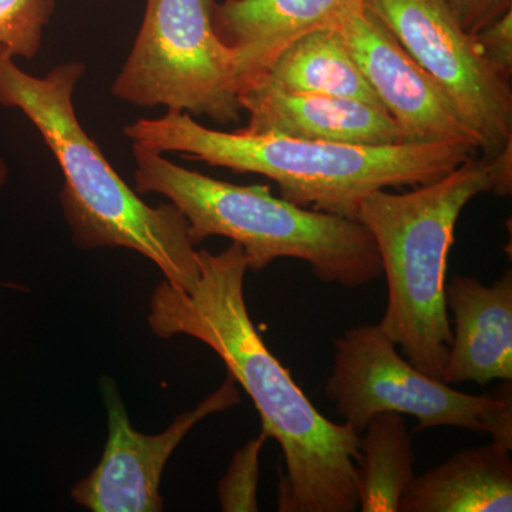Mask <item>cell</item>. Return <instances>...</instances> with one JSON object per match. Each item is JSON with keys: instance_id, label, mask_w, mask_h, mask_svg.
<instances>
[{"instance_id": "7a4b0ae2", "label": "cell", "mask_w": 512, "mask_h": 512, "mask_svg": "<svg viewBox=\"0 0 512 512\" xmlns=\"http://www.w3.org/2000/svg\"><path fill=\"white\" fill-rule=\"evenodd\" d=\"M15 59L0 49V106L22 111L55 156L64 177L60 207L74 245L130 249L153 262L168 284L191 288L200 269L183 212L171 202L150 207L141 200L77 119L74 90L86 66L70 60L36 77Z\"/></svg>"}, {"instance_id": "9c48e42d", "label": "cell", "mask_w": 512, "mask_h": 512, "mask_svg": "<svg viewBox=\"0 0 512 512\" xmlns=\"http://www.w3.org/2000/svg\"><path fill=\"white\" fill-rule=\"evenodd\" d=\"M107 409V443L100 463L74 485V503L93 512H160L161 477L181 441L201 420L225 412L241 402L237 382L227 376L217 392L195 409L180 414L158 434L134 429L116 387L104 383Z\"/></svg>"}, {"instance_id": "2e32d148", "label": "cell", "mask_w": 512, "mask_h": 512, "mask_svg": "<svg viewBox=\"0 0 512 512\" xmlns=\"http://www.w3.org/2000/svg\"><path fill=\"white\" fill-rule=\"evenodd\" d=\"M357 463V493L362 512H397L414 473L412 436L403 414H376L367 423Z\"/></svg>"}, {"instance_id": "277c9868", "label": "cell", "mask_w": 512, "mask_h": 512, "mask_svg": "<svg viewBox=\"0 0 512 512\" xmlns=\"http://www.w3.org/2000/svg\"><path fill=\"white\" fill-rule=\"evenodd\" d=\"M133 156L134 190L163 195L183 212L195 247L207 238H229L244 251L249 271L299 259L320 282L349 289L383 275L375 238L362 222L299 207L272 195L268 185L215 180L138 144Z\"/></svg>"}, {"instance_id": "5b68a950", "label": "cell", "mask_w": 512, "mask_h": 512, "mask_svg": "<svg viewBox=\"0 0 512 512\" xmlns=\"http://www.w3.org/2000/svg\"><path fill=\"white\" fill-rule=\"evenodd\" d=\"M483 192H490L487 160L473 157L412 191L372 192L356 214L375 238L387 279L377 326L410 365L441 382L453 339L444 292L448 254L458 217Z\"/></svg>"}, {"instance_id": "7c38bea8", "label": "cell", "mask_w": 512, "mask_h": 512, "mask_svg": "<svg viewBox=\"0 0 512 512\" xmlns=\"http://www.w3.org/2000/svg\"><path fill=\"white\" fill-rule=\"evenodd\" d=\"M454 330L443 382L487 384L512 380V272L485 286L454 275L444 286Z\"/></svg>"}, {"instance_id": "e0dca14e", "label": "cell", "mask_w": 512, "mask_h": 512, "mask_svg": "<svg viewBox=\"0 0 512 512\" xmlns=\"http://www.w3.org/2000/svg\"><path fill=\"white\" fill-rule=\"evenodd\" d=\"M55 9V0H0V49L33 59Z\"/></svg>"}, {"instance_id": "6da1fadb", "label": "cell", "mask_w": 512, "mask_h": 512, "mask_svg": "<svg viewBox=\"0 0 512 512\" xmlns=\"http://www.w3.org/2000/svg\"><path fill=\"white\" fill-rule=\"evenodd\" d=\"M197 264L200 274L191 288L167 281L157 286L147 318L151 332L163 339L200 340L244 387L261 416L262 431L284 453L279 511H356L362 436L319 413L265 345L245 301L244 251L235 242L220 254L200 249Z\"/></svg>"}, {"instance_id": "ac0fdd59", "label": "cell", "mask_w": 512, "mask_h": 512, "mask_svg": "<svg viewBox=\"0 0 512 512\" xmlns=\"http://www.w3.org/2000/svg\"><path fill=\"white\" fill-rule=\"evenodd\" d=\"M268 439L261 431L256 439L239 450L232 460L228 474L221 481L218 493L224 511H258L259 453Z\"/></svg>"}, {"instance_id": "8fae6325", "label": "cell", "mask_w": 512, "mask_h": 512, "mask_svg": "<svg viewBox=\"0 0 512 512\" xmlns=\"http://www.w3.org/2000/svg\"><path fill=\"white\" fill-rule=\"evenodd\" d=\"M252 133L349 146L404 143L402 131L383 107L365 101L285 89L268 73L256 74L239 89Z\"/></svg>"}, {"instance_id": "d6986e66", "label": "cell", "mask_w": 512, "mask_h": 512, "mask_svg": "<svg viewBox=\"0 0 512 512\" xmlns=\"http://www.w3.org/2000/svg\"><path fill=\"white\" fill-rule=\"evenodd\" d=\"M484 59L510 82L512 74V9L476 33Z\"/></svg>"}, {"instance_id": "ba28073f", "label": "cell", "mask_w": 512, "mask_h": 512, "mask_svg": "<svg viewBox=\"0 0 512 512\" xmlns=\"http://www.w3.org/2000/svg\"><path fill=\"white\" fill-rule=\"evenodd\" d=\"M480 138L484 160L512 141V90L488 64L476 36L460 25L446 0H365Z\"/></svg>"}, {"instance_id": "8992f818", "label": "cell", "mask_w": 512, "mask_h": 512, "mask_svg": "<svg viewBox=\"0 0 512 512\" xmlns=\"http://www.w3.org/2000/svg\"><path fill=\"white\" fill-rule=\"evenodd\" d=\"M215 0H147L136 42L111 93L136 107L208 117L241 116L234 50L214 25Z\"/></svg>"}, {"instance_id": "52a82bcc", "label": "cell", "mask_w": 512, "mask_h": 512, "mask_svg": "<svg viewBox=\"0 0 512 512\" xmlns=\"http://www.w3.org/2000/svg\"><path fill=\"white\" fill-rule=\"evenodd\" d=\"M335 346L326 396L359 436L376 414L393 412L416 417L414 431L458 427L490 434L494 443L512 450L511 380L490 396L458 392L410 365L377 325L350 328Z\"/></svg>"}, {"instance_id": "30bf717a", "label": "cell", "mask_w": 512, "mask_h": 512, "mask_svg": "<svg viewBox=\"0 0 512 512\" xmlns=\"http://www.w3.org/2000/svg\"><path fill=\"white\" fill-rule=\"evenodd\" d=\"M338 29L367 83L403 134L404 143H467L480 138L443 89L414 62L365 5L343 13Z\"/></svg>"}, {"instance_id": "7402d4cb", "label": "cell", "mask_w": 512, "mask_h": 512, "mask_svg": "<svg viewBox=\"0 0 512 512\" xmlns=\"http://www.w3.org/2000/svg\"><path fill=\"white\" fill-rule=\"evenodd\" d=\"M9 181V165L6 163L5 157H3L2 151H0V198H2L3 191H5L6 185Z\"/></svg>"}, {"instance_id": "ffe728a7", "label": "cell", "mask_w": 512, "mask_h": 512, "mask_svg": "<svg viewBox=\"0 0 512 512\" xmlns=\"http://www.w3.org/2000/svg\"><path fill=\"white\" fill-rule=\"evenodd\" d=\"M454 15L471 35L512 9V0H446Z\"/></svg>"}, {"instance_id": "3957f363", "label": "cell", "mask_w": 512, "mask_h": 512, "mask_svg": "<svg viewBox=\"0 0 512 512\" xmlns=\"http://www.w3.org/2000/svg\"><path fill=\"white\" fill-rule=\"evenodd\" d=\"M124 134L156 153L188 154L212 167L264 175L278 184L285 200L352 220L372 192L434 183L477 150L467 143L349 146L245 128L212 130L180 111L134 121Z\"/></svg>"}, {"instance_id": "5bb4252c", "label": "cell", "mask_w": 512, "mask_h": 512, "mask_svg": "<svg viewBox=\"0 0 512 512\" xmlns=\"http://www.w3.org/2000/svg\"><path fill=\"white\" fill-rule=\"evenodd\" d=\"M402 512H510V450L491 441L466 448L419 477L400 498Z\"/></svg>"}, {"instance_id": "9a60e30c", "label": "cell", "mask_w": 512, "mask_h": 512, "mask_svg": "<svg viewBox=\"0 0 512 512\" xmlns=\"http://www.w3.org/2000/svg\"><path fill=\"white\" fill-rule=\"evenodd\" d=\"M265 73L292 92L346 97L383 107L335 28L312 30L293 40Z\"/></svg>"}, {"instance_id": "44dd1931", "label": "cell", "mask_w": 512, "mask_h": 512, "mask_svg": "<svg viewBox=\"0 0 512 512\" xmlns=\"http://www.w3.org/2000/svg\"><path fill=\"white\" fill-rule=\"evenodd\" d=\"M488 174H490V192L495 197H510L512 192V141L487 160Z\"/></svg>"}, {"instance_id": "4fadbf2b", "label": "cell", "mask_w": 512, "mask_h": 512, "mask_svg": "<svg viewBox=\"0 0 512 512\" xmlns=\"http://www.w3.org/2000/svg\"><path fill=\"white\" fill-rule=\"evenodd\" d=\"M365 0H224L214 10L222 42L234 50L239 89L312 30L330 28Z\"/></svg>"}]
</instances>
